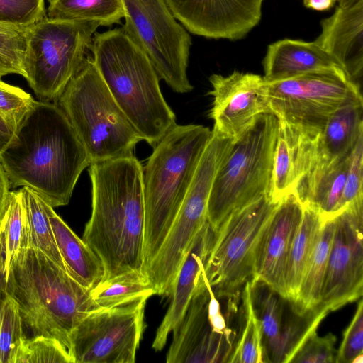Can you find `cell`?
<instances>
[{"label":"cell","mask_w":363,"mask_h":363,"mask_svg":"<svg viewBox=\"0 0 363 363\" xmlns=\"http://www.w3.org/2000/svg\"><path fill=\"white\" fill-rule=\"evenodd\" d=\"M363 354V301L358 302L355 313L343 332V338L337 350L336 363H352L353 360Z\"/></svg>","instance_id":"41"},{"label":"cell","mask_w":363,"mask_h":363,"mask_svg":"<svg viewBox=\"0 0 363 363\" xmlns=\"http://www.w3.org/2000/svg\"><path fill=\"white\" fill-rule=\"evenodd\" d=\"M279 122L262 113L235 142L215 176L207 221L216 232L233 211L269 195Z\"/></svg>","instance_id":"8"},{"label":"cell","mask_w":363,"mask_h":363,"mask_svg":"<svg viewBox=\"0 0 363 363\" xmlns=\"http://www.w3.org/2000/svg\"><path fill=\"white\" fill-rule=\"evenodd\" d=\"M230 151L225 139L212 135L194 179L158 252L144 269L155 293L169 296L178 271L196 235L207 221V209L215 176Z\"/></svg>","instance_id":"11"},{"label":"cell","mask_w":363,"mask_h":363,"mask_svg":"<svg viewBox=\"0 0 363 363\" xmlns=\"http://www.w3.org/2000/svg\"><path fill=\"white\" fill-rule=\"evenodd\" d=\"M45 208L67 272L82 286L92 289L104 277V267L100 259L47 201Z\"/></svg>","instance_id":"24"},{"label":"cell","mask_w":363,"mask_h":363,"mask_svg":"<svg viewBox=\"0 0 363 363\" xmlns=\"http://www.w3.org/2000/svg\"><path fill=\"white\" fill-rule=\"evenodd\" d=\"M47 16L45 0H0V22L27 28Z\"/></svg>","instance_id":"37"},{"label":"cell","mask_w":363,"mask_h":363,"mask_svg":"<svg viewBox=\"0 0 363 363\" xmlns=\"http://www.w3.org/2000/svg\"><path fill=\"white\" fill-rule=\"evenodd\" d=\"M278 203L262 196L230 213L215 232L203 270L216 296L252 280L257 247Z\"/></svg>","instance_id":"12"},{"label":"cell","mask_w":363,"mask_h":363,"mask_svg":"<svg viewBox=\"0 0 363 363\" xmlns=\"http://www.w3.org/2000/svg\"><path fill=\"white\" fill-rule=\"evenodd\" d=\"M56 103L72 125L91 164L131 156L136 144L143 140L115 101L90 55Z\"/></svg>","instance_id":"6"},{"label":"cell","mask_w":363,"mask_h":363,"mask_svg":"<svg viewBox=\"0 0 363 363\" xmlns=\"http://www.w3.org/2000/svg\"><path fill=\"white\" fill-rule=\"evenodd\" d=\"M191 33L207 38H243L261 20L264 0H164Z\"/></svg>","instance_id":"17"},{"label":"cell","mask_w":363,"mask_h":363,"mask_svg":"<svg viewBox=\"0 0 363 363\" xmlns=\"http://www.w3.org/2000/svg\"><path fill=\"white\" fill-rule=\"evenodd\" d=\"M147 298L91 311L70 335L74 363H133L145 328Z\"/></svg>","instance_id":"14"},{"label":"cell","mask_w":363,"mask_h":363,"mask_svg":"<svg viewBox=\"0 0 363 363\" xmlns=\"http://www.w3.org/2000/svg\"><path fill=\"white\" fill-rule=\"evenodd\" d=\"M4 271L7 274L18 253L30 247V235L21 189L10 191L0 220Z\"/></svg>","instance_id":"30"},{"label":"cell","mask_w":363,"mask_h":363,"mask_svg":"<svg viewBox=\"0 0 363 363\" xmlns=\"http://www.w3.org/2000/svg\"><path fill=\"white\" fill-rule=\"evenodd\" d=\"M15 130L12 124L0 113V152L10 142Z\"/></svg>","instance_id":"43"},{"label":"cell","mask_w":363,"mask_h":363,"mask_svg":"<svg viewBox=\"0 0 363 363\" xmlns=\"http://www.w3.org/2000/svg\"><path fill=\"white\" fill-rule=\"evenodd\" d=\"M250 281L242 291L244 323L229 362L264 363L261 328L251 301Z\"/></svg>","instance_id":"33"},{"label":"cell","mask_w":363,"mask_h":363,"mask_svg":"<svg viewBox=\"0 0 363 363\" xmlns=\"http://www.w3.org/2000/svg\"><path fill=\"white\" fill-rule=\"evenodd\" d=\"M90 294L96 306L104 309L148 299L155 293L146 272L135 269L101 280Z\"/></svg>","instance_id":"28"},{"label":"cell","mask_w":363,"mask_h":363,"mask_svg":"<svg viewBox=\"0 0 363 363\" xmlns=\"http://www.w3.org/2000/svg\"><path fill=\"white\" fill-rule=\"evenodd\" d=\"M334 222L320 303L328 313L363 294V198L337 214Z\"/></svg>","instance_id":"15"},{"label":"cell","mask_w":363,"mask_h":363,"mask_svg":"<svg viewBox=\"0 0 363 363\" xmlns=\"http://www.w3.org/2000/svg\"><path fill=\"white\" fill-rule=\"evenodd\" d=\"M21 189L28 225L30 247L41 251L67 272L54 238L45 208L46 201L33 189L27 186Z\"/></svg>","instance_id":"31"},{"label":"cell","mask_w":363,"mask_h":363,"mask_svg":"<svg viewBox=\"0 0 363 363\" xmlns=\"http://www.w3.org/2000/svg\"><path fill=\"white\" fill-rule=\"evenodd\" d=\"M242 291L216 296L203 270L180 323L174 328L167 363L229 362L244 323Z\"/></svg>","instance_id":"9"},{"label":"cell","mask_w":363,"mask_h":363,"mask_svg":"<svg viewBox=\"0 0 363 363\" xmlns=\"http://www.w3.org/2000/svg\"><path fill=\"white\" fill-rule=\"evenodd\" d=\"M362 111L363 101L344 106L313 137L299 138L290 132L295 147L296 184L304 176L330 167L350 155L363 133Z\"/></svg>","instance_id":"19"},{"label":"cell","mask_w":363,"mask_h":363,"mask_svg":"<svg viewBox=\"0 0 363 363\" xmlns=\"http://www.w3.org/2000/svg\"><path fill=\"white\" fill-rule=\"evenodd\" d=\"M4 278L5 274L4 271V253H3V245L1 241V235L0 230V311L1 306V301L4 296Z\"/></svg>","instance_id":"45"},{"label":"cell","mask_w":363,"mask_h":363,"mask_svg":"<svg viewBox=\"0 0 363 363\" xmlns=\"http://www.w3.org/2000/svg\"><path fill=\"white\" fill-rule=\"evenodd\" d=\"M250 296L260 324L264 363H289L328 314L321 307L303 312L294 301L260 281L251 280Z\"/></svg>","instance_id":"16"},{"label":"cell","mask_w":363,"mask_h":363,"mask_svg":"<svg viewBox=\"0 0 363 363\" xmlns=\"http://www.w3.org/2000/svg\"><path fill=\"white\" fill-rule=\"evenodd\" d=\"M4 292L18 306L30 337L60 340L69 351L70 335L89 313L100 310L90 290L33 247L21 250L5 274Z\"/></svg>","instance_id":"3"},{"label":"cell","mask_w":363,"mask_h":363,"mask_svg":"<svg viewBox=\"0 0 363 363\" xmlns=\"http://www.w3.org/2000/svg\"><path fill=\"white\" fill-rule=\"evenodd\" d=\"M303 207L301 221L291 245L284 278L285 296L294 303L325 220L315 209L306 206Z\"/></svg>","instance_id":"26"},{"label":"cell","mask_w":363,"mask_h":363,"mask_svg":"<svg viewBox=\"0 0 363 363\" xmlns=\"http://www.w3.org/2000/svg\"><path fill=\"white\" fill-rule=\"evenodd\" d=\"M10 189L9 177L0 160V220L5 208Z\"/></svg>","instance_id":"42"},{"label":"cell","mask_w":363,"mask_h":363,"mask_svg":"<svg viewBox=\"0 0 363 363\" xmlns=\"http://www.w3.org/2000/svg\"><path fill=\"white\" fill-rule=\"evenodd\" d=\"M0 160L11 187L27 186L52 207L67 205L88 155L57 103L36 101Z\"/></svg>","instance_id":"1"},{"label":"cell","mask_w":363,"mask_h":363,"mask_svg":"<svg viewBox=\"0 0 363 363\" xmlns=\"http://www.w3.org/2000/svg\"><path fill=\"white\" fill-rule=\"evenodd\" d=\"M334 217L325 218L301 282L295 303L303 312L320 307L321 290L334 233Z\"/></svg>","instance_id":"27"},{"label":"cell","mask_w":363,"mask_h":363,"mask_svg":"<svg viewBox=\"0 0 363 363\" xmlns=\"http://www.w3.org/2000/svg\"><path fill=\"white\" fill-rule=\"evenodd\" d=\"M35 101L30 94L0 78V113L15 129Z\"/></svg>","instance_id":"39"},{"label":"cell","mask_w":363,"mask_h":363,"mask_svg":"<svg viewBox=\"0 0 363 363\" xmlns=\"http://www.w3.org/2000/svg\"><path fill=\"white\" fill-rule=\"evenodd\" d=\"M14 363H74L69 350L57 339L45 336L26 337Z\"/></svg>","instance_id":"35"},{"label":"cell","mask_w":363,"mask_h":363,"mask_svg":"<svg viewBox=\"0 0 363 363\" xmlns=\"http://www.w3.org/2000/svg\"><path fill=\"white\" fill-rule=\"evenodd\" d=\"M99 26L46 16L27 27L24 78L40 101H57L84 61Z\"/></svg>","instance_id":"10"},{"label":"cell","mask_w":363,"mask_h":363,"mask_svg":"<svg viewBox=\"0 0 363 363\" xmlns=\"http://www.w3.org/2000/svg\"><path fill=\"white\" fill-rule=\"evenodd\" d=\"M305 6L315 11H323L332 8L337 0H303Z\"/></svg>","instance_id":"44"},{"label":"cell","mask_w":363,"mask_h":363,"mask_svg":"<svg viewBox=\"0 0 363 363\" xmlns=\"http://www.w3.org/2000/svg\"><path fill=\"white\" fill-rule=\"evenodd\" d=\"M17 304L4 294L0 311V363H14L18 348L26 337Z\"/></svg>","instance_id":"34"},{"label":"cell","mask_w":363,"mask_h":363,"mask_svg":"<svg viewBox=\"0 0 363 363\" xmlns=\"http://www.w3.org/2000/svg\"><path fill=\"white\" fill-rule=\"evenodd\" d=\"M262 94L266 113L299 138L316 135L339 108L363 101L359 84L340 67L274 81L263 79Z\"/></svg>","instance_id":"7"},{"label":"cell","mask_w":363,"mask_h":363,"mask_svg":"<svg viewBox=\"0 0 363 363\" xmlns=\"http://www.w3.org/2000/svg\"><path fill=\"white\" fill-rule=\"evenodd\" d=\"M362 184L363 133L359 136L350 154L341 201L342 210L351 203L363 198Z\"/></svg>","instance_id":"40"},{"label":"cell","mask_w":363,"mask_h":363,"mask_svg":"<svg viewBox=\"0 0 363 363\" xmlns=\"http://www.w3.org/2000/svg\"><path fill=\"white\" fill-rule=\"evenodd\" d=\"M91 214L82 240L100 259L102 280L144 267L143 167L133 155L91 164Z\"/></svg>","instance_id":"2"},{"label":"cell","mask_w":363,"mask_h":363,"mask_svg":"<svg viewBox=\"0 0 363 363\" xmlns=\"http://www.w3.org/2000/svg\"><path fill=\"white\" fill-rule=\"evenodd\" d=\"M26 28L0 22V78L9 74L24 77Z\"/></svg>","instance_id":"36"},{"label":"cell","mask_w":363,"mask_h":363,"mask_svg":"<svg viewBox=\"0 0 363 363\" xmlns=\"http://www.w3.org/2000/svg\"><path fill=\"white\" fill-rule=\"evenodd\" d=\"M213 97L209 116L213 130L233 142L238 140L262 113L266 106L262 94L263 77L234 71L228 76L209 77Z\"/></svg>","instance_id":"18"},{"label":"cell","mask_w":363,"mask_h":363,"mask_svg":"<svg viewBox=\"0 0 363 363\" xmlns=\"http://www.w3.org/2000/svg\"><path fill=\"white\" fill-rule=\"evenodd\" d=\"M89 50L122 111L142 140L155 146L176 125V116L147 55L122 28L95 33Z\"/></svg>","instance_id":"4"},{"label":"cell","mask_w":363,"mask_h":363,"mask_svg":"<svg viewBox=\"0 0 363 363\" xmlns=\"http://www.w3.org/2000/svg\"><path fill=\"white\" fill-rule=\"evenodd\" d=\"M320 25L322 31L315 42L359 84L363 70V1L348 7L337 6Z\"/></svg>","instance_id":"22"},{"label":"cell","mask_w":363,"mask_h":363,"mask_svg":"<svg viewBox=\"0 0 363 363\" xmlns=\"http://www.w3.org/2000/svg\"><path fill=\"white\" fill-rule=\"evenodd\" d=\"M303 209L294 192L284 197L277 203L255 254L252 279L265 283L284 297L286 267Z\"/></svg>","instance_id":"20"},{"label":"cell","mask_w":363,"mask_h":363,"mask_svg":"<svg viewBox=\"0 0 363 363\" xmlns=\"http://www.w3.org/2000/svg\"><path fill=\"white\" fill-rule=\"evenodd\" d=\"M215 235L208 221L196 235L172 284L168 310L158 327L152 347L162 350L171 332L180 323L203 270Z\"/></svg>","instance_id":"21"},{"label":"cell","mask_w":363,"mask_h":363,"mask_svg":"<svg viewBox=\"0 0 363 363\" xmlns=\"http://www.w3.org/2000/svg\"><path fill=\"white\" fill-rule=\"evenodd\" d=\"M316 330L311 333L304 340L289 362H335L337 350L335 348V344L336 337L332 333H328L325 336L320 337L317 335Z\"/></svg>","instance_id":"38"},{"label":"cell","mask_w":363,"mask_h":363,"mask_svg":"<svg viewBox=\"0 0 363 363\" xmlns=\"http://www.w3.org/2000/svg\"><path fill=\"white\" fill-rule=\"evenodd\" d=\"M350 157L297 182L293 192L303 206L315 209L324 218L334 217L342 211L341 201Z\"/></svg>","instance_id":"25"},{"label":"cell","mask_w":363,"mask_h":363,"mask_svg":"<svg viewBox=\"0 0 363 363\" xmlns=\"http://www.w3.org/2000/svg\"><path fill=\"white\" fill-rule=\"evenodd\" d=\"M211 130L175 125L153 147L143 167L145 206L144 267L164 242L187 194Z\"/></svg>","instance_id":"5"},{"label":"cell","mask_w":363,"mask_h":363,"mask_svg":"<svg viewBox=\"0 0 363 363\" xmlns=\"http://www.w3.org/2000/svg\"><path fill=\"white\" fill-rule=\"evenodd\" d=\"M51 18L94 22L100 26L121 23L124 18L121 0H48Z\"/></svg>","instance_id":"29"},{"label":"cell","mask_w":363,"mask_h":363,"mask_svg":"<svg viewBox=\"0 0 363 363\" xmlns=\"http://www.w3.org/2000/svg\"><path fill=\"white\" fill-rule=\"evenodd\" d=\"M121 1L122 28L147 55L160 79L177 93L190 92L194 86L186 70L191 38L165 1Z\"/></svg>","instance_id":"13"},{"label":"cell","mask_w":363,"mask_h":363,"mask_svg":"<svg viewBox=\"0 0 363 363\" xmlns=\"http://www.w3.org/2000/svg\"><path fill=\"white\" fill-rule=\"evenodd\" d=\"M262 65L265 81L282 79L330 67L342 69L340 64L315 41L291 39L270 44Z\"/></svg>","instance_id":"23"},{"label":"cell","mask_w":363,"mask_h":363,"mask_svg":"<svg viewBox=\"0 0 363 363\" xmlns=\"http://www.w3.org/2000/svg\"><path fill=\"white\" fill-rule=\"evenodd\" d=\"M295 185L294 140L289 129L279 122L269 196L274 202L278 203L293 192Z\"/></svg>","instance_id":"32"},{"label":"cell","mask_w":363,"mask_h":363,"mask_svg":"<svg viewBox=\"0 0 363 363\" xmlns=\"http://www.w3.org/2000/svg\"><path fill=\"white\" fill-rule=\"evenodd\" d=\"M363 0H337L338 2V6L340 7H348L352 6Z\"/></svg>","instance_id":"46"}]
</instances>
